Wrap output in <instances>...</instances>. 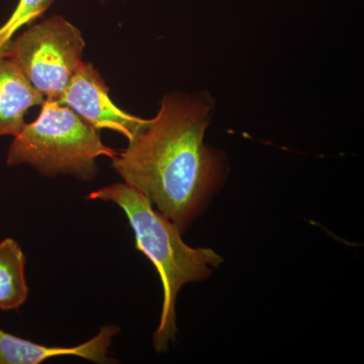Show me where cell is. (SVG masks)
Segmentation results:
<instances>
[{"label":"cell","instance_id":"obj_9","mask_svg":"<svg viewBox=\"0 0 364 364\" xmlns=\"http://www.w3.org/2000/svg\"><path fill=\"white\" fill-rule=\"evenodd\" d=\"M54 0H20L11 18L0 26V57L4 56L16 35L47 11Z\"/></svg>","mask_w":364,"mask_h":364},{"label":"cell","instance_id":"obj_7","mask_svg":"<svg viewBox=\"0 0 364 364\" xmlns=\"http://www.w3.org/2000/svg\"><path fill=\"white\" fill-rule=\"evenodd\" d=\"M44 102L13 60L0 57V136L18 135L28 109Z\"/></svg>","mask_w":364,"mask_h":364},{"label":"cell","instance_id":"obj_5","mask_svg":"<svg viewBox=\"0 0 364 364\" xmlns=\"http://www.w3.org/2000/svg\"><path fill=\"white\" fill-rule=\"evenodd\" d=\"M58 102L70 107L95 130L109 129L122 134L128 141L150 122L117 107L109 98V88L97 69L85 62L74 74Z\"/></svg>","mask_w":364,"mask_h":364},{"label":"cell","instance_id":"obj_8","mask_svg":"<svg viewBox=\"0 0 364 364\" xmlns=\"http://www.w3.org/2000/svg\"><path fill=\"white\" fill-rule=\"evenodd\" d=\"M26 256L13 238L0 242V310H18L28 296Z\"/></svg>","mask_w":364,"mask_h":364},{"label":"cell","instance_id":"obj_4","mask_svg":"<svg viewBox=\"0 0 364 364\" xmlns=\"http://www.w3.org/2000/svg\"><path fill=\"white\" fill-rule=\"evenodd\" d=\"M85 47L80 31L62 16H54L11 41L4 56L13 60L46 100L59 102L83 63Z\"/></svg>","mask_w":364,"mask_h":364},{"label":"cell","instance_id":"obj_6","mask_svg":"<svg viewBox=\"0 0 364 364\" xmlns=\"http://www.w3.org/2000/svg\"><path fill=\"white\" fill-rule=\"evenodd\" d=\"M119 331L116 325L102 326L93 338L78 346L53 347L21 338L0 328V364H39L57 356H76L100 364L117 363L109 356V347Z\"/></svg>","mask_w":364,"mask_h":364},{"label":"cell","instance_id":"obj_2","mask_svg":"<svg viewBox=\"0 0 364 364\" xmlns=\"http://www.w3.org/2000/svg\"><path fill=\"white\" fill-rule=\"evenodd\" d=\"M86 200H105L124 210L135 233L136 248L147 256L161 279L164 298L160 323L153 335L158 352H164L176 335L177 294L188 282L207 279L223 258L210 248H193L168 218L153 208L145 196L127 183L97 189Z\"/></svg>","mask_w":364,"mask_h":364},{"label":"cell","instance_id":"obj_1","mask_svg":"<svg viewBox=\"0 0 364 364\" xmlns=\"http://www.w3.org/2000/svg\"><path fill=\"white\" fill-rule=\"evenodd\" d=\"M213 109L208 92L167 95L157 116L112 159L124 183L145 196L181 233L226 176L224 154L203 143Z\"/></svg>","mask_w":364,"mask_h":364},{"label":"cell","instance_id":"obj_3","mask_svg":"<svg viewBox=\"0 0 364 364\" xmlns=\"http://www.w3.org/2000/svg\"><path fill=\"white\" fill-rule=\"evenodd\" d=\"M14 138L7 165L28 164L49 177L66 174L91 181L97 174V158L117 154L102 143L98 130L56 100H45L38 119Z\"/></svg>","mask_w":364,"mask_h":364}]
</instances>
